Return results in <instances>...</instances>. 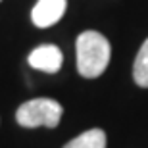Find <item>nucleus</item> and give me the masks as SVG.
<instances>
[{
  "mask_svg": "<svg viewBox=\"0 0 148 148\" xmlns=\"http://www.w3.org/2000/svg\"><path fill=\"white\" fill-rule=\"evenodd\" d=\"M77 69L83 77L94 79L110 64L112 46L98 31H85L77 37Z\"/></svg>",
  "mask_w": 148,
  "mask_h": 148,
  "instance_id": "nucleus-1",
  "label": "nucleus"
},
{
  "mask_svg": "<svg viewBox=\"0 0 148 148\" xmlns=\"http://www.w3.org/2000/svg\"><path fill=\"white\" fill-rule=\"evenodd\" d=\"M64 108L54 98H33L21 104L16 112V119L21 127H56L62 119Z\"/></svg>",
  "mask_w": 148,
  "mask_h": 148,
  "instance_id": "nucleus-2",
  "label": "nucleus"
},
{
  "mask_svg": "<svg viewBox=\"0 0 148 148\" xmlns=\"http://www.w3.org/2000/svg\"><path fill=\"white\" fill-rule=\"evenodd\" d=\"M66 8H67V0H38L33 12H31V19L40 29L50 27L64 17Z\"/></svg>",
  "mask_w": 148,
  "mask_h": 148,
  "instance_id": "nucleus-3",
  "label": "nucleus"
},
{
  "mask_svg": "<svg viewBox=\"0 0 148 148\" xmlns=\"http://www.w3.org/2000/svg\"><path fill=\"white\" fill-rule=\"evenodd\" d=\"M27 60L31 67H35V69L56 73L64 64V54L56 44H42V46H37L35 50H31Z\"/></svg>",
  "mask_w": 148,
  "mask_h": 148,
  "instance_id": "nucleus-4",
  "label": "nucleus"
},
{
  "mask_svg": "<svg viewBox=\"0 0 148 148\" xmlns=\"http://www.w3.org/2000/svg\"><path fill=\"white\" fill-rule=\"evenodd\" d=\"M64 148H106V133L102 129H88L69 140Z\"/></svg>",
  "mask_w": 148,
  "mask_h": 148,
  "instance_id": "nucleus-5",
  "label": "nucleus"
},
{
  "mask_svg": "<svg viewBox=\"0 0 148 148\" xmlns=\"http://www.w3.org/2000/svg\"><path fill=\"white\" fill-rule=\"evenodd\" d=\"M133 77L138 87H148V38L140 46L137 58H135V66H133Z\"/></svg>",
  "mask_w": 148,
  "mask_h": 148,
  "instance_id": "nucleus-6",
  "label": "nucleus"
},
{
  "mask_svg": "<svg viewBox=\"0 0 148 148\" xmlns=\"http://www.w3.org/2000/svg\"><path fill=\"white\" fill-rule=\"evenodd\" d=\"M0 2H2V0H0Z\"/></svg>",
  "mask_w": 148,
  "mask_h": 148,
  "instance_id": "nucleus-7",
  "label": "nucleus"
}]
</instances>
